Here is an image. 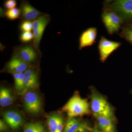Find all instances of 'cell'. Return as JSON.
I'll return each instance as SVG.
<instances>
[{"label":"cell","instance_id":"obj_3","mask_svg":"<svg viewBox=\"0 0 132 132\" xmlns=\"http://www.w3.org/2000/svg\"><path fill=\"white\" fill-rule=\"evenodd\" d=\"M91 108L94 116H101L112 119L113 112L109 104L103 96L93 92L91 96Z\"/></svg>","mask_w":132,"mask_h":132},{"label":"cell","instance_id":"obj_22","mask_svg":"<svg viewBox=\"0 0 132 132\" xmlns=\"http://www.w3.org/2000/svg\"><path fill=\"white\" fill-rule=\"evenodd\" d=\"M20 40L23 44H28L34 39L33 33L31 32H22L19 37Z\"/></svg>","mask_w":132,"mask_h":132},{"label":"cell","instance_id":"obj_13","mask_svg":"<svg viewBox=\"0 0 132 132\" xmlns=\"http://www.w3.org/2000/svg\"><path fill=\"white\" fill-rule=\"evenodd\" d=\"M97 34V28L91 27L83 31L79 38V49L90 46L95 42Z\"/></svg>","mask_w":132,"mask_h":132},{"label":"cell","instance_id":"obj_19","mask_svg":"<svg viewBox=\"0 0 132 132\" xmlns=\"http://www.w3.org/2000/svg\"><path fill=\"white\" fill-rule=\"evenodd\" d=\"M23 132H46L44 126L39 122H31L26 125Z\"/></svg>","mask_w":132,"mask_h":132},{"label":"cell","instance_id":"obj_17","mask_svg":"<svg viewBox=\"0 0 132 132\" xmlns=\"http://www.w3.org/2000/svg\"><path fill=\"white\" fill-rule=\"evenodd\" d=\"M14 80L15 88V90L21 94L24 89L25 76L24 72L12 74Z\"/></svg>","mask_w":132,"mask_h":132},{"label":"cell","instance_id":"obj_18","mask_svg":"<svg viewBox=\"0 0 132 132\" xmlns=\"http://www.w3.org/2000/svg\"><path fill=\"white\" fill-rule=\"evenodd\" d=\"M82 122L75 118H69L66 122L63 132H75Z\"/></svg>","mask_w":132,"mask_h":132},{"label":"cell","instance_id":"obj_7","mask_svg":"<svg viewBox=\"0 0 132 132\" xmlns=\"http://www.w3.org/2000/svg\"><path fill=\"white\" fill-rule=\"evenodd\" d=\"M108 7L116 12L123 19L132 18V0H117L108 4Z\"/></svg>","mask_w":132,"mask_h":132},{"label":"cell","instance_id":"obj_26","mask_svg":"<svg viewBox=\"0 0 132 132\" xmlns=\"http://www.w3.org/2000/svg\"><path fill=\"white\" fill-rule=\"evenodd\" d=\"M0 130L1 132H7L9 130L7 125L5 124V122L1 119L0 120Z\"/></svg>","mask_w":132,"mask_h":132},{"label":"cell","instance_id":"obj_25","mask_svg":"<svg viewBox=\"0 0 132 132\" xmlns=\"http://www.w3.org/2000/svg\"><path fill=\"white\" fill-rule=\"evenodd\" d=\"M17 5V2L15 0H7L4 3V7L8 10L15 8Z\"/></svg>","mask_w":132,"mask_h":132},{"label":"cell","instance_id":"obj_15","mask_svg":"<svg viewBox=\"0 0 132 132\" xmlns=\"http://www.w3.org/2000/svg\"><path fill=\"white\" fill-rule=\"evenodd\" d=\"M98 126L103 132H115V128L112 119L101 116L95 115Z\"/></svg>","mask_w":132,"mask_h":132},{"label":"cell","instance_id":"obj_27","mask_svg":"<svg viewBox=\"0 0 132 132\" xmlns=\"http://www.w3.org/2000/svg\"><path fill=\"white\" fill-rule=\"evenodd\" d=\"M92 132H103L102 131H99L97 128H94L93 129Z\"/></svg>","mask_w":132,"mask_h":132},{"label":"cell","instance_id":"obj_2","mask_svg":"<svg viewBox=\"0 0 132 132\" xmlns=\"http://www.w3.org/2000/svg\"><path fill=\"white\" fill-rule=\"evenodd\" d=\"M13 54L32 67L38 63L41 57L40 50L32 44H23L13 48Z\"/></svg>","mask_w":132,"mask_h":132},{"label":"cell","instance_id":"obj_12","mask_svg":"<svg viewBox=\"0 0 132 132\" xmlns=\"http://www.w3.org/2000/svg\"><path fill=\"white\" fill-rule=\"evenodd\" d=\"M32 66L22 61L16 55L13 54L9 61L6 64L5 70L6 72L10 73H19L24 72Z\"/></svg>","mask_w":132,"mask_h":132},{"label":"cell","instance_id":"obj_8","mask_svg":"<svg viewBox=\"0 0 132 132\" xmlns=\"http://www.w3.org/2000/svg\"><path fill=\"white\" fill-rule=\"evenodd\" d=\"M121 45L120 42L109 40L104 36H101L98 48L101 62L104 63L110 55L119 48Z\"/></svg>","mask_w":132,"mask_h":132},{"label":"cell","instance_id":"obj_16","mask_svg":"<svg viewBox=\"0 0 132 132\" xmlns=\"http://www.w3.org/2000/svg\"><path fill=\"white\" fill-rule=\"evenodd\" d=\"M14 97L12 91L7 88L1 87L0 90V105L3 107L11 105L14 101Z\"/></svg>","mask_w":132,"mask_h":132},{"label":"cell","instance_id":"obj_14","mask_svg":"<svg viewBox=\"0 0 132 132\" xmlns=\"http://www.w3.org/2000/svg\"><path fill=\"white\" fill-rule=\"evenodd\" d=\"M47 123L49 132H63L64 119L62 116L54 114L48 118Z\"/></svg>","mask_w":132,"mask_h":132},{"label":"cell","instance_id":"obj_5","mask_svg":"<svg viewBox=\"0 0 132 132\" xmlns=\"http://www.w3.org/2000/svg\"><path fill=\"white\" fill-rule=\"evenodd\" d=\"M23 95V103L26 112L32 114L39 113L42 109V104L39 94L30 90Z\"/></svg>","mask_w":132,"mask_h":132},{"label":"cell","instance_id":"obj_10","mask_svg":"<svg viewBox=\"0 0 132 132\" xmlns=\"http://www.w3.org/2000/svg\"><path fill=\"white\" fill-rule=\"evenodd\" d=\"M20 9V18L22 21L33 22L44 14L33 7L27 1H21Z\"/></svg>","mask_w":132,"mask_h":132},{"label":"cell","instance_id":"obj_20","mask_svg":"<svg viewBox=\"0 0 132 132\" xmlns=\"http://www.w3.org/2000/svg\"><path fill=\"white\" fill-rule=\"evenodd\" d=\"M119 35L132 44V25L127 24L123 27Z\"/></svg>","mask_w":132,"mask_h":132},{"label":"cell","instance_id":"obj_4","mask_svg":"<svg viewBox=\"0 0 132 132\" xmlns=\"http://www.w3.org/2000/svg\"><path fill=\"white\" fill-rule=\"evenodd\" d=\"M102 19L107 32L110 35L119 31L124 21L118 13L108 7L103 11Z\"/></svg>","mask_w":132,"mask_h":132},{"label":"cell","instance_id":"obj_6","mask_svg":"<svg viewBox=\"0 0 132 132\" xmlns=\"http://www.w3.org/2000/svg\"><path fill=\"white\" fill-rule=\"evenodd\" d=\"M49 15L44 14L33 21V33L34 36L33 44L39 50V45L45 29L50 21Z\"/></svg>","mask_w":132,"mask_h":132},{"label":"cell","instance_id":"obj_23","mask_svg":"<svg viewBox=\"0 0 132 132\" xmlns=\"http://www.w3.org/2000/svg\"><path fill=\"white\" fill-rule=\"evenodd\" d=\"M19 28L22 32H30L33 29V22L22 21L20 24Z\"/></svg>","mask_w":132,"mask_h":132},{"label":"cell","instance_id":"obj_9","mask_svg":"<svg viewBox=\"0 0 132 132\" xmlns=\"http://www.w3.org/2000/svg\"><path fill=\"white\" fill-rule=\"evenodd\" d=\"M24 73L25 87L21 95H24L29 91L37 88L39 85V73L37 69L35 67H31Z\"/></svg>","mask_w":132,"mask_h":132},{"label":"cell","instance_id":"obj_1","mask_svg":"<svg viewBox=\"0 0 132 132\" xmlns=\"http://www.w3.org/2000/svg\"><path fill=\"white\" fill-rule=\"evenodd\" d=\"M61 111L66 113L69 118L82 116L89 113V104L87 100L77 93L62 108Z\"/></svg>","mask_w":132,"mask_h":132},{"label":"cell","instance_id":"obj_24","mask_svg":"<svg viewBox=\"0 0 132 132\" xmlns=\"http://www.w3.org/2000/svg\"><path fill=\"white\" fill-rule=\"evenodd\" d=\"M92 130L93 129L91 128L86 123L82 122L79 127L75 132H92Z\"/></svg>","mask_w":132,"mask_h":132},{"label":"cell","instance_id":"obj_11","mask_svg":"<svg viewBox=\"0 0 132 132\" xmlns=\"http://www.w3.org/2000/svg\"><path fill=\"white\" fill-rule=\"evenodd\" d=\"M4 121L12 129H19L24 123V118L21 113L15 110H9L3 114Z\"/></svg>","mask_w":132,"mask_h":132},{"label":"cell","instance_id":"obj_21","mask_svg":"<svg viewBox=\"0 0 132 132\" xmlns=\"http://www.w3.org/2000/svg\"><path fill=\"white\" fill-rule=\"evenodd\" d=\"M20 9L18 8L7 10L5 12V16L10 20L14 21L19 19L20 17Z\"/></svg>","mask_w":132,"mask_h":132}]
</instances>
